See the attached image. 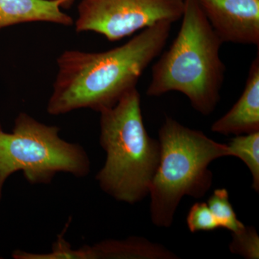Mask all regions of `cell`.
<instances>
[{
	"mask_svg": "<svg viewBox=\"0 0 259 259\" xmlns=\"http://www.w3.org/2000/svg\"><path fill=\"white\" fill-rule=\"evenodd\" d=\"M229 249L245 258L258 259L259 237L255 228L245 226L241 231L232 233Z\"/></svg>",
	"mask_w": 259,
	"mask_h": 259,
	"instance_id": "cell-14",
	"label": "cell"
},
{
	"mask_svg": "<svg viewBox=\"0 0 259 259\" xmlns=\"http://www.w3.org/2000/svg\"><path fill=\"white\" fill-rule=\"evenodd\" d=\"M90 259H175L177 256L163 245L144 238L104 240L89 245Z\"/></svg>",
	"mask_w": 259,
	"mask_h": 259,
	"instance_id": "cell-10",
	"label": "cell"
},
{
	"mask_svg": "<svg viewBox=\"0 0 259 259\" xmlns=\"http://www.w3.org/2000/svg\"><path fill=\"white\" fill-rule=\"evenodd\" d=\"M172 24H154L125 44L103 52L65 51L57 59L48 113L61 115L80 109L100 113L115 106L136 88L145 70L161 54Z\"/></svg>",
	"mask_w": 259,
	"mask_h": 259,
	"instance_id": "cell-1",
	"label": "cell"
},
{
	"mask_svg": "<svg viewBox=\"0 0 259 259\" xmlns=\"http://www.w3.org/2000/svg\"><path fill=\"white\" fill-rule=\"evenodd\" d=\"M70 221L57 240L52 245L51 251L48 253H35L25 250H16L13 251L12 256L15 259H90L88 245H83L78 249H74L69 242L65 239V233L67 231Z\"/></svg>",
	"mask_w": 259,
	"mask_h": 259,
	"instance_id": "cell-13",
	"label": "cell"
},
{
	"mask_svg": "<svg viewBox=\"0 0 259 259\" xmlns=\"http://www.w3.org/2000/svg\"><path fill=\"white\" fill-rule=\"evenodd\" d=\"M71 26L74 20L53 0H0V30L29 23Z\"/></svg>",
	"mask_w": 259,
	"mask_h": 259,
	"instance_id": "cell-9",
	"label": "cell"
},
{
	"mask_svg": "<svg viewBox=\"0 0 259 259\" xmlns=\"http://www.w3.org/2000/svg\"><path fill=\"white\" fill-rule=\"evenodd\" d=\"M180 31L169 49L152 67L146 95L160 97L178 92L203 115L214 112L221 100L226 66L223 42L213 30L197 0H185Z\"/></svg>",
	"mask_w": 259,
	"mask_h": 259,
	"instance_id": "cell-2",
	"label": "cell"
},
{
	"mask_svg": "<svg viewBox=\"0 0 259 259\" xmlns=\"http://www.w3.org/2000/svg\"><path fill=\"white\" fill-rule=\"evenodd\" d=\"M230 156L239 158L251 174L252 187L259 190V131L235 136L228 143Z\"/></svg>",
	"mask_w": 259,
	"mask_h": 259,
	"instance_id": "cell-11",
	"label": "cell"
},
{
	"mask_svg": "<svg viewBox=\"0 0 259 259\" xmlns=\"http://www.w3.org/2000/svg\"><path fill=\"white\" fill-rule=\"evenodd\" d=\"M14 124L13 132L7 133L0 123V201L5 182L18 171L32 185H49L59 173L79 179L90 175L86 150L61 139L59 127L42 123L26 112H20Z\"/></svg>",
	"mask_w": 259,
	"mask_h": 259,
	"instance_id": "cell-5",
	"label": "cell"
},
{
	"mask_svg": "<svg viewBox=\"0 0 259 259\" xmlns=\"http://www.w3.org/2000/svg\"><path fill=\"white\" fill-rule=\"evenodd\" d=\"M57 2L62 9L69 10L74 4L76 0H53Z\"/></svg>",
	"mask_w": 259,
	"mask_h": 259,
	"instance_id": "cell-16",
	"label": "cell"
},
{
	"mask_svg": "<svg viewBox=\"0 0 259 259\" xmlns=\"http://www.w3.org/2000/svg\"><path fill=\"white\" fill-rule=\"evenodd\" d=\"M100 114V144L106 158L95 180L115 200L141 202L149 194L161 148L145 127L137 88Z\"/></svg>",
	"mask_w": 259,
	"mask_h": 259,
	"instance_id": "cell-3",
	"label": "cell"
},
{
	"mask_svg": "<svg viewBox=\"0 0 259 259\" xmlns=\"http://www.w3.org/2000/svg\"><path fill=\"white\" fill-rule=\"evenodd\" d=\"M211 131L223 136L259 131V52L250 64L244 90L231 110L218 119Z\"/></svg>",
	"mask_w": 259,
	"mask_h": 259,
	"instance_id": "cell-8",
	"label": "cell"
},
{
	"mask_svg": "<svg viewBox=\"0 0 259 259\" xmlns=\"http://www.w3.org/2000/svg\"><path fill=\"white\" fill-rule=\"evenodd\" d=\"M223 42L259 47V0H197Z\"/></svg>",
	"mask_w": 259,
	"mask_h": 259,
	"instance_id": "cell-7",
	"label": "cell"
},
{
	"mask_svg": "<svg viewBox=\"0 0 259 259\" xmlns=\"http://www.w3.org/2000/svg\"><path fill=\"white\" fill-rule=\"evenodd\" d=\"M185 1L81 0L75 29L77 32H97L109 41H117L161 21H178Z\"/></svg>",
	"mask_w": 259,
	"mask_h": 259,
	"instance_id": "cell-6",
	"label": "cell"
},
{
	"mask_svg": "<svg viewBox=\"0 0 259 259\" xmlns=\"http://www.w3.org/2000/svg\"><path fill=\"white\" fill-rule=\"evenodd\" d=\"M187 224L191 233L212 231L220 228L215 218L205 202H196L187 216Z\"/></svg>",
	"mask_w": 259,
	"mask_h": 259,
	"instance_id": "cell-15",
	"label": "cell"
},
{
	"mask_svg": "<svg viewBox=\"0 0 259 259\" xmlns=\"http://www.w3.org/2000/svg\"><path fill=\"white\" fill-rule=\"evenodd\" d=\"M159 163L150 187L152 223L168 228L185 196L202 198L212 185L209 166L230 156L228 145L216 142L202 131L166 117L158 131Z\"/></svg>",
	"mask_w": 259,
	"mask_h": 259,
	"instance_id": "cell-4",
	"label": "cell"
},
{
	"mask_svg": "<svg viewBox=\"0 0 259 259\" xmlns=\"http://www.w3.org/2000/svg\"><path fill=\"white\" fill-rule=\"evenodd\" d=\"M207 204L220 228H226L232 233H238L245 228L243 223L237 218L226 189L214 190Z\"/></svg>",
	"mask_w": 259,
	"mask_h": 259,
	"instance_id": "cell-12",
	"label": "cell"
},
{
	"mask_svg": "<svg viewBox=\"0 0 259 259\" xmlns=\"http://www.w3.org/2000/svg\"><path fill=\"white\" fill-rule=\"evenodd\" d=\"M0 258H2V257H1V256H0Z\"/></svg>",
	"mask_w": 259,
	"mask_h": 259,
	"instance_id": "cell-17",
	"label": "cell"
}]
</instances>
